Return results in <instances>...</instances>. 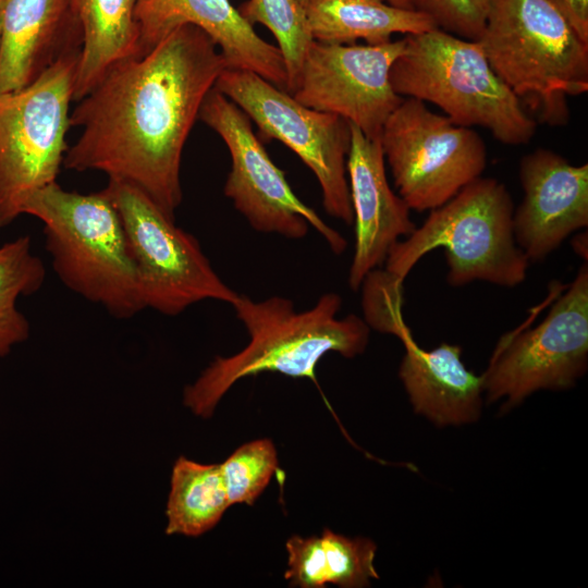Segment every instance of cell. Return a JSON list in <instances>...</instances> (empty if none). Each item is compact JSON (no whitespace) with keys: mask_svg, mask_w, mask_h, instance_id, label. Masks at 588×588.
Masks as SVG:
<instances>
[{"mask_svg":"<svg viewBox=\"0 0 588 588\" xmlns=\"http://www.w3.org/2000/svg\"><path fill=\"white\" fill-rule=\"evenodd\" d=\"M226 68L199 27H176L152 49L114 65L70 112L82 127L63 167L103 172L144 192L175 219L182 154L205 97Z\"/></svg>","mask_w":588,"mask_h":588,"instance_id":"1","label":"cell"},{"mask_svg":"<svg viewBox=\"0 0 588 588\" xmlns=\"http://www.w3.org/2000/svg\"><path fill=\"white\" fill-rule=\"evenodd\" d=\"M249 335L238 353L217 356L183 392L184 405L196 416L210 418L224 394L240 379L265 371L316 380L318 362L334 352L353 358L365 352L370 328L354 314L338 318L339 294L321 295L309 309L298 311L282 296L254 301L238 294L231 304Z\"/></svg>","mask_w":588,"mask_h":588,"instance_id":"2","label":"cell"},{"mask_svg":"<svg viewBox=\"0 0 588 588\" xmlns=\"http://www.w3.org/2000/svg\"><path fill=\"white\" fill-rule=\"evenodd\" d=\"M23 215L42 223L52 269L69 290L117 319L146 309L122 220L102 191L81 194L54 182L27 199Z\"/></svg>","mask_w":588,"mask_h":588,"instance_id":"3","label":"cell"},{"mask_svg":"<svg viewBox=\"0 0 588 588\" xmlns=\"http://www.w3.org/2000/svg\"><path fill=\"white\" fill-rule=\"evenodd\" d=\"M494 73L550 125L588 90V41L546 0H492L478 39Z\"/></svg>","mask_w":588,"mask_h":588,"instance_id":"4","label":"cell"},{"mask_svg":"<svg viewBox=\"0 0 588 588\" xmlns=\"http://www.w3.org/2000/svg\"><path fill=\"white\" fill-rule=\"evenodd\" d=\"M404 38L390 72L397 95L439 107L457 125L481 126L504 145L531 140L536 121L494 73L478 40L439 28Z\"/></svg>","mask_w":588,"mask_h":588,"instance_id":"5","label":"cell"},{"mask_svg":"<svg viewBox=\"0 0 588 588\" xmlns=\"http://www.w3.org/2000/svg\"><path fill=\"white\" fill-rule=\"evenodd\" d=\"M513 213L505 185L480 176L395 243L384 270L404 281L422 256L443 247L451 286L485 281L515 287L525 281L530 262L515 242Z\"/></svg>","mask_w":588,"mask_h":588,"instance_id":"6","label":"cell"},{"mask_svg":"<svg viewBox=\"0 0 588 588\" xmlns=\"http://www.w3.org/2000/svg\"><path fill=\"white\" fill-rule=\"evenodd\" d=\"M79 53L64 52L27 86L0 94V231L35 192L57 182Z\"/></svg>","mask_w":588,"mask_h":588,"instance_id":"7","label":"cell"},{"mask_svg":"<svg viewBox=\"0 0 588 588\" xmlns=\"http://www.w3.org/2000/svg\"><path fill=\"white\" fill-rule=\"evenodd\" d=\"M123 223L145 308L166 316L211 299L232 304L238 293L215 271L198 240L175 224L144 192L109 180L101 189Z\"/></svg>","mask_w":588,"mask_h":588,"instance_id":"8","label":"cell"},{"mask_svg":"<svg viewBox=\"0 0 588 588\" xmlns=\"http://www.w3.org/2000/svg\"><path fill=\"white\" fill-rule=\"evenodd\" d=\"M380 144L399 195L411 210L436 209L487 166L480 135L415 98H403L387 119Z\"/></svg>","mask_w":588,"mask_h":588,"instance_id":"9","label":"cell"},{"mask_svg":"<svg viewBox=\"0 0 588 588\" xmlns=\"http://www.w3.org/2000/svg\"><path fill=\"white\" fill-rule=\"evenodd\" d=\"M215 88L247 114L265 140L277 139L296 154L315 174L326 212L353 224L346 172L348 121L304 106L292 94L248 70L225 68Z\"/></svg>","mask_w":588,"mask_h":588,"instance_id":"10","label":"cell"},{"mask_svg":"<svg viewBox=\"0 0 588 588\" xmlns=\"http://www.w3.org/2000/svg\"><path fill=\"white\" fill-rule=\"evenodd\" d=\"M588 368V266L553 303L535 328L501 341L482 373L489 403L504 400L502 412L539 390L573 388Z\"/></svg>","mask_w":588,"mask_h":588,"instance_id":"11","label":"cell"},{"mask_svg":"<svg viewBox=\"0 0 588 588\" xmlns=\"http://www.w3.org/2000/svg\"><path fill=\"white\" fill-rule=\"evenodd\" d=\"M198 119L226 145L231 170L223 193L254 230L303 238L313 226L334 254L345 250L347 243L339 231L295 195L284 171L271 160L238 106L213 87L204 99Z\"/></svg>","mask_w":588,"mask_h":588,"instance_id":"12","label":"cell"},{"mask_svg":"<svg viewBox=\"0 0 588 588\" xmlns=\"http://www.w3.org/2000/svg\"><path fill=\"white\" fill-rule=\"evenodd\" d=\"M404 50L405 38L377 45L313 40L291 94L306 107L345 119L366 137L379 138L403 100L390 72Z\"/></svg>","mask_w":588,"mask_h":588,"instance_id":"13","label":"cell"},{"mask_svg":"<svg viewBox=\"0 0 588 588\" xmlns=\"http://www.w3.org/2000/svg\"><path fill=\"white\" fill-rule=\"evenodd\" d=\"M524 197L513 213V233L529 262H540L575 231L588 225V163L572 164L538 148L519 163Z\"/></svg>","mask_w":588,"mask_h":588,"instance_id":"14","label":"cell"},{"mask_svg":"<svg viewBox=\"0 0 588 588\" xmlns=\"http://www.w3.org/2000/svg\"><path fill=\"white\" fill-rule=\"evenodd\" d=\"M346 172L355 223L347 281L357 291L366 275L384 264L400 237L411 235L417 225L408 205L390 187L380 139L366 137L353 124Z\"/></svg>","mask_w":588,"mask_h":588,"instance_id":"15","label":"cell"},{"mask_svg":"<svg viewBox=\"0 0 588 588\" xmlns=\"http://www.w3.org/2000/svg\"><path fill=\"white\" fill-rule=\"evenodd\" d=\"M138 56L145 54L176 27L192 24L220 49L226 68L257 73L286 89V71L278 47L264 40L230 0H135Z\"/></svg>","mask_w":588,"mask_h":588,"instance_id":"16","label":"cell"},{"mask_svg":"<svg viewBox=\"0 0 588 588\" xmlns=\"http://www.w3.org/2000/svg\"><path fill=\"white\" fill-rule=\"evenodd\" d=\"M403 344L405 355L399 376L415 413L438 427L478 420L482 409V375L466 368L462 347L442 343L425 351L413 338Z\"/></svg>","mask_w":588,"mask_h":588,"instance_id":"17","label":"cell"},{"mask_svg":"<svg viewBox=\"0 0 588 588\" xmlns=\"http://www.w3.org/2000/svg\"><path fill=\"white\" fill-rule=\"evenodd\" d=\"M69 0H2L0 94L35 81L64 52L82 47V36L64 34Z\"/></svg>","mask_w":588,"mask_h":588,"instance_id":"18","label":"cell"},{"mask_svg":"<svg viewBox=\"0 0 588 588\" xmlns=\"http://www.w3.org/2000/svg\"><path fill=\"white\" fill-rule=\"evenodd\" d=\"M82 32L73 100L86 96L118 63L138 56L135 0H69Z\"/></svg>","mask_w":588,"mask_h":588,"instance_id":"19","label":"cell"},{"mask_svg":"<svg viewBox=\"0 0 588 588\" xmlns=\"http://www.w3.org/2000/svg\"><path fill=\"white\" fill-rule=\"evenodd\" d=\"M314 40L377 45L395 34L414 35L437 28L432 20L415 10L385 0H306L303 3Z\"/></svg>","mask_w":588,"mask_h":588,"instance_id":"20","label":"cell"},{"mask_svg":"<svg viewBox=\"0 0 588 588\" xmlns=\"http://www.w3.org/2000/svg\"><path fill=\"white\" fill-rule=\"evenodd\" d=\"M287 569L291 586L322 588L333 584L344 588L367 587L379 578L375 568L376 543L367 538H348L324 529L322 535L287 539Z\"/></svg>","mask_w":588,"mask_h":588,"instance_id":"21","label":"cell"},{"mask_svg":"<svg viewBox=\"0 0 588 588\" xmlns=\"http://www.w3.org/2000/svg\"><path fill=\"white\" fill-rule=\"evenodd\" d=\"M231 506L220 464L180 456L173 464L168 497L167 535L198 537L212 529Z\"/></svg>","mask_w":588,"mask_h":588,"instance_id":"22","label":"cell"},{"mask_svg":"<svg viewBox=\"0 0 588 588\" xmlns=\"http://www.w3.org/2000/svg\"><path fill=\"white\" fill-rule=\"evenodd\" d=\"M45 278L44 262L34 254L29 235L0 246V359L29 338V322L16 303L36 293Z\"/></svg>","mask_w":588,"mask_h":588,"instance_id":"23","label":"cell"},{"mask_svg":"<svg viewBox=\"0 0 588 588\" xmlns=\"http://www.w3.org/2000/svg\"><path fill=\"white\" fill-rule=\"evenodd\" d=\"M236 9L249 25H264L277 39L285 64V90L291 94L314 40L303 4L298 0H246Z\"/></svg>","mask_w":588,"mask_h":588,"instance_id":"24","label":"cell"},{"mask_svg":"<svg viewBox=\"0 0 588 588\" xmlns=\"http://www.w3.org/2000/svg\"><path fill=\"white\" fill-rule=\"evenodd\" d=\"M221 468L230 504L253 505L278 468V453L270 439H258L237 448Z\"/></svg>","mask_w":588,"mask_h":588,"instance_id":"25","label":"cell"},{"mask_svg":"<svg viewBox=\"0 0 588 588\" xmlns=\"http://www.w3.org/2000/svg\"><path fill=\"white\" fill-rule=\"evenodd\" d=\"M403 282L385 270L375 269L364 279V320L369 328L397 336L402 343L412 339L402 316Z\"/></svg>","mask_w":588,"mask_h":588,"instance_id":"26","label":"cell"},{"mask_svg":"<svg viewBox=\"0 0 588 588\" xmlns=\"http://www.w3.org/2000/svg\"><path fill=\"white\" fill-rule=\"evenodd\" d=\"M492 0H408L411 8L429 16L437 28L461 38L478 40Z\"/></svg>","mask_w":588,"mask_h":588,"instance_id":"27","label":"cell"},{"mask_svg":"<svg viewBox=\"0 0 588 588\" xmlns=\"http://www.w3.org/2000/svg\"><path fill=\"white\" fill-rule=\"evenodd\" d=\"M572 26L576 34L588 41V0H546Z\"/></svg>","mask_w":588,"mask_h":588,"instance_id":"28","label":"cell"},{"mask_svg":"<svg viewBox=\"0 0 588 588\" xmlns=\"http://www.w3.org/2000/svg\"><path fill=\"white\" fill-rule=\"evenodd\" d=\"M572 247H573V250L579 255L581 258L585 259V261H587V257H588V240H587V232L585 231L584 233H580V234H577L576 236L573 237L572 240Z\"/></svg>","mask_w":588,"mask_h":588,"instance_id":"29","label":"cell"},{"mask_svg":"<svg viewBox=\"0 0 588 588\" xmlns=\"http://www.w3.org/2000/svg\"><path fill=\"white\" fill-rule=\"evenodd\" d=\"M298 1L301 3H303L306 0H298ZM385 1H388L389 3H391L393 5H396V7H401V8H405V9H412L408 0H385Z\"/></svg>","mask_w":588,"mask_h":588,"instance_id":"30","label":"cell"},{"mask_svg":"<svg viewBox=\"0 0 588 588\" xmlns=\"http://www.w3.org/2000/svg\"><path fill=\"white\" fill-rule=\"evenodd\" d=\"M1 4H2V0H0V34H1Z\"/></svg>","mask_w":588,"mask_h":588,"instance_id":"31","label":"cell"}]
</instances>
